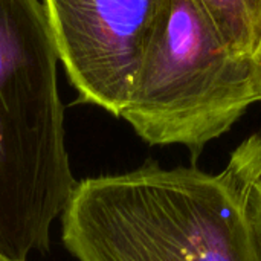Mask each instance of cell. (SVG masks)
Masks as SVG:
<instances>
[{
  "instance_id": "obj_1",
  "label": "cell",
  "mask_w": 261,
  "mask_h": 261,
  "mask_svg": "<svg viewBox=\"0 0 261 261\" xmlns=\"http://www.w3.org/2000/svg\"><path fill=\"white\" fill-rule=\"evenodd\" d=\"M78 261H261L248 190L226 170L156 162L76 184L61 216Z\"/></svg>"
},
{
  "instance_id": "obj_2",
  "label": "cell",
  "mask_w": 261,
  "mask_h": 261,
  "mask_svg": "<svg viewBox=\"0 0 261 261\" xmlns=\"http://www.w3.org/2000/svg\"><path fill=\"white\" fill-rule=\"evenodd\" d=\"M58 52L40 0H0V254L50 246L75 191L58 92Z\"/></svg>"
},
{
  "instance_id": "obj_3",
  "label": "cell",
  "mask_w": 261,
  "mask_h": 261,
  "mask_svg": "<svg viewBox=\"0 0 261 261\" xmlns=\"http://www.w3.org/2000/svg\"><path fill=\"white\" fill-rule=\"evenodd\" d=\"M258 101L252 57L228 46L199 0H165L121 118L145 142L197 156Z\"/></svg>"
},
{
  "instance_id": "obj_4",
  "label": "cell",
  "mask_w": 261,
  "mask_h": 261,
  "mask_svg": "<svg viewBox=\"0 0 261 261\" xmlns=\"http://www.w3.org/2000/svg\"><path fill=\"white\" fill-rule=\"evenodd\" d=\"M165 0H43L81 102L121 118Z\"/></svg>"
},
{
  "instance_id": "obj_5",
  "label": "cell",
  "mask_w": 261,
  "mask_h": 261,
  "mask_svg": "<svg viewBox=\"0 0 261 261\" xmlns=\"http://www.w3.org/2000/svg\"><path fill=\"white\" fill-rule=\"evenodd\" d=\"M236 52L252 57L261 40V0H199Z\"/></svg>"
},
{
  "instance_id": "obj_6",
  "label": "cell",
  "mask_w": 261,
  "mask_h": 261,
  "mask_svg": "<svg viewBox=\"0 0 261 261\" xmlns=\"http://www.w3.org/2000/svg\"><path fill=\"white\" fill-rule=\"evenodd\" d=\"M242 187L249 190L261 179V132L245 139L231 154L228 168Z\"/></svg>"
},
{
  "instance_id": "obj_7",
  "label": "cell",
  "mask_w": 261,
  "mask_h": 261,
  "mask_svg": "<svg viewBox=\"0 0 261 261\" xmlns=\"http://www.w3.org/2000/svg\"><path fill=\"white\" fill-rule=\"evenodd\" d=\"M248 199H249V211L254 222V228L258 237V243L261 248V179L255 182L248 190Z\"/></svg>"
},
{
  "instance_id": "obj_8",
  "label": "cell",
  "mask_w": 261,
  "mask_h": 261,
  "mask_svg": "<svg viewBox=\"0 0 261 261\" xmlns=\"http://www.w3.org/2000/svg\"><path fill=\"white\" fill-rule=\"evenodd\" d=\"M252 64H254V78H255V86L258 92V99L261 101V40L255 54L252 55Z\"/></svg>"
},
{
  "instance_id": "obj_9",
  "label": "cell",
  "mask_w": 261,
  "mask_h": 261,
  "mask_svg": "<svg viewBox=\"0 0 261 261\" xmlns=\"http://www.w3.org/2000/svg\"><path fill=\"white\" fill-rule=\"evenodd\" d=\"M0 261H14V260H11V258H8V257H5L3 254H0Z\"/></svg>"
}]
</instances>
